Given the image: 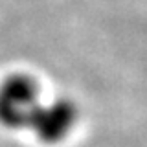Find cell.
<instances>
[{
	"label": "cell",
	"mask_w": 147,
	"mask_h": 147,
	"mask_svg": "<svg viewBox=\"0 0 147 147\" xmlns=\"http://www.w3.org/2000/svg\"><path fill=\"white\" fill-rule=\"evenodd\" d=\"M40 107L39 88L26 76H13L0 85V123L7 129H30Z\"/></svg>",
	"instance_id": "obj_1"
},
{
	"label": "cell",
	"mask_w": 147,
	"mask_h": 147,
	"mask_svg": "<svg viewBox=\"0 0 147 147\" xmlns=\"http://www.w3.org/2000/svg\"><path fill=\"white\" fill-rule=\"evenodd\" d=\"M77 123V109L68 99H55L40 105L30 129L44 144L63 142Z\"/></svg>",
	"instance_id": "obj_2"
}]
</instances>
